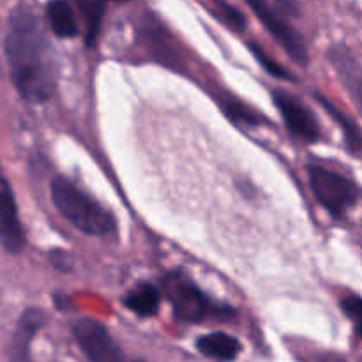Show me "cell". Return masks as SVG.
I'll use <instances>...</instances> for the list:
<instances>
[{
	"label": "cell",
	"instance_id": "7a4b0ae2",
	"mask_svg": "<svg viewBox=\"0 0 362 362\" xmlns=\"http://www.w3.org/2000/svg\"><path fill=\"white\" fill-rule=\"evenodd\" d=\"M52 200L57 211L74 228L87 235H106L115 226L110 211L78 189L66 177H57L52 180Z\"/></svg>",
	"mask_w": 362,
	"mask_h": 362
},
{
	"label": "cell",
	"instance_id": "4fadbf2b",
	"mask_svg": "<svg viewBox=\"0 0 362 362\" xmlns=\"http://www.w3.org/2000/svg\"><path fill=\"white\" fill-rule=\"evenodd\" d=\"M317 99H318V103H320V105L327 110L329 115H331L332 119L338 122V126L341 127V133H343V136H345L346 148H349V151L352 152L356 158L362 159V133L359 131V127H357V124L354 122L352 119H349V117H346L341 110L336 108V106L332 105L327 98H325V95L317 94Z\"/></svg>",
	"mask_w": 362,
	"mask_h": 362
},
{
	"label": "cell",
	"instance_id": "3957f363",
	"mask_svg": "<svg viewBox=\"0 0 362 362\" xmlns=\"http://www.w3.org/2000/svg\"><path fill=\"white\" fill-rule=\"evenodd\" d=\"M163 290L182 322H205L211 318L233 317L232 308L212 303L186 274L170 272L163 278Z\"/></svg>",
	"mask_w": 362,
	"mask_h": 362
},
{
	"label": "cell",
	"instance_id": "d6986e66",
	"mask_svg": "<svg viewBox=\"0 0 362 362\" xmlns=\"http://www.w3.org/2000/svg\"><path fill=\"white\" fill-rule=\"evenodd\" d=\"M218 7H219V13L223 14V18H225V21L230 25V27L237 28V30H243V28L246 27V18H244L235 7L225 2H218Z\"/></svg>",
	"mask_w": 362,
	"mask_h": 362
},
{
	"label": "cell",
	"instance_id": "ac0fdd59",
	"mask_svg": "<svg viewBox=\"0 0 362 362\" xmlns=\"http://www.w3.org/2000/svg\"><path fill=\"white\" fill-rule=\"evenodd\" d=\"M251 49H253V53H255V57L258 59V62H260L262 66L265 67V71H269L272 76H276V78H292L288 73H286L285 69H283L281 66H279V64H276L274 60L269 59L267 53L262 52V48H258L257 45H251Z\"/></svg>",
	"mask_w": 362,
	"mask_h": 362
},
{
	"label": "cell",
	"instance_id": "9c48e42d",
	"mask_svg": "<svg viewBox=\"0 0 362 362\" xmlns=\"http://www.w3.org/2000/svg\"><path fill=\"white\" fill-rule=\"evenodd\" d=\"M42 324H45V313L41 310H27L20 317L13 336V357L18 362L27 359L28 346Z\"/></svg>",
	"mask_w": 362,
	"mask_h": 362
},
{
	"label": "cell",
	"instance_id": "277c9868",
	"mask_svg": "<svg viewBox=\"0 0 362 362\" xmlns=\"http://www.w3.org/2000/svg\"><path fill=\"white\" fill-rule=\"evenodd\" d=\"M311 189L318 204L336 219H341L356 207L359 200V189L343 173L329 170L320 165L308 166Z\"/></svg>",
	"mask_w": 362,
	"mask_h": 362
},
{
	"label": "cell",
	"instance_id": "6da1fadb",
	"mask_svg": "<svg viewBox=\"0 0 362 362\" xmlns=\"http://www.w3.org/2000/svg\"><path fill=\"white\" fill-rule=\"evenodd\" d=\"M6 53L11 78L28 103H46L57 90L55 52L41 21L30 9H16L9 20Z\"/></svg>",
	"mask_w": 362,
	"mask_h": 362
},
{
	"label": "cell",
	"instance_id": "30bf717a",
	"mask_svg": "<svg viewBox=\"0 0 362 362\" xmlns=\"http://www.w3.org/2000/svg\"><path fill=\"white\" fill-rule=\"evenodd\" d=\"M331 60L336 69L339 71V74H341L343 83H345L350 98H352L354 105L357 106L362 115V74L359 73V69H356V60L346 52V48L332 49Z\"/></svg>",
	"mask_w": 362,
	"mask_h": 362
},
{
	"label": "cell",
	"instance_id": "ba28073f",
	"mask_svg": "<svg viewBox=\"0 0 362 362\" xmlns=\"http://www.w3.org/2000/svg\"><path fill=\"white\" fill-rule=\"evenodd\" d=\"M0 244L9 253H21L25 247V233L18 218V207L13 189L6 177L0 175Z\"/></svg>",
	"mask_w": 362,
	"mask_h": 362
},
{
	"label": "cell",
	"instance_id": "9a60e30c",
	"mask_svg": "<svg viewBox=\"0 0 362 362\" xmlns=\"http://www.w3.org/2000/svg\"><path fill=\"white\" fill-rule=\"evenodd\" d=\"M81 9V14L85 18V25H87V30H85V41L88 46H92L98 39L99 28H101L103 14H105L106 6L101 2H80L78 4Z\"/></svg>",
	"mask_w": 362,
	"mask_h": 362
},
{
	"label": "cell",
	"instance_id": "5bb4252c",
	"mask_svg": "<svg viewBox=\"0 0 362 362\" xmlns=\"http://www.w3.org/2000/svg\"><path fill=\"white\" fill-rule=\"evenodd\" d=\"M46 18H48L49 28L53 34L62 39H71L78 35V21L73 9L67 2H52L46 7Z\"/></svg>",
	"mask_w": 362,
	"mask_h": 362
},
{
	"label": "cell",
	"instance_id": "2e32d148",
	"mask_svg": "<svg viewBox=\"0 0 362 362\" xmlns=\"http://www.w3.org/2000/svg\"><path fill=\"white\" fill-rule=\"evenodd\" d=\"M339 308H341L343 315L350 320L354 325V332L357 338L362 341V297L359 296H346L339 300Z\"/></svg>",
	"mask_w": 362,
	"mask_h": 362
},
{
	"label": "cell",
	"instance_id": "7c38bea8",
	"mask_svg": "<svg viewBox=\"0 0 362 362\" xmlns=\"http://www.w3.org/2000/svg\"><path fill=\"white\" fill-rule=\"evenodd\" d=\"M124 304L138 317H152L158 313L159 304H161V292L154 285L140 283L126 293Z\"/></svg>",
	"mask_w": 362,
	"mask_h": 362
},
{
	"label": "cell",
	"instance_id": "5b68a950",
	"mask_svg": "<svg viewBox=\"0 0 362 362\" xmlns=\"http://www.w3.org/2000/svg\"><path fill=\"white\" fill-rule=\"evenodd\" d=\"M250 7L255 11L258 20L264 23V27L267 28L269 34L285 48V52L288 53L297 64L308 66V62H310V53H308L304 37L296 30V27H293L292 23H288V21L281 16V13L272 9L269 4L257 2V0H255V2H250Z\"/></svg>",
	"mask_w": 362,
	"mask_h": 362
},
{
	"label": "cell",
	"instance_id": "8992f818",
	"mask_svg": "<svg viewBox=\"0 0 362 362\" xmlns=\"http://www.w3.org/2000/svg\"><path fill=\"white\" fill-rule=\"evenodd\" d=\"M73 334L90 362H126L119 345L98 320L81 318L74 322Z\"/></svg>",
	"mask_w": 362,
	"mask_h": 362
},
{
	"label": "cell",
	"instance_id": "8fae6325",
	"mask_svg": "<svg viewBox=\"0 0 362 362\" xmlns=\"http://www.w3.org/2000/svg\"><path fill=\"white\" fill-rule=\"evenodd\" d=\"M197 349L211 359L228 362L239 356L240 345L233 336L226 334V332H211L198 339Z\"/></svg>",
	"mask_w": 362,
	"mask_h": 362
},
{
	"label": "cell",
	"instance_id": "e0dca14e",
	"mask_svg": "<svg viewBox=\"0 0 362 362\" xmlns=\"http://www.w3.org/2000/svg\"><path fill=\"white\" fill-rule=\"evenodd\" d=\"M225 112L230 119L235 120V122L239 124H250V126H255V124L264 122L262 117H258L253 110H250L247 106H244L243 103L239 101H226Z\"/></svg>",
	"mask_w": 362,
	"mask_h": 362
},
{
	"label": "cell",
	"instance_id": "52a82bcc",
	"mask_svg": "<svg viewBox=\"0 0 362 362\" xmlns=\"http://www.w3.org/2000/svg\"><path fill=\"white\" fill-rule=\"evenodd\" d=\"M274 103L279 112H281L283 120H285L290 133L296 134L300 140L310 141V144L320 138V127H318L317 117L296 95L286 94V92L281 90L274 92Z\"/></svg>",
	"mask_w": 362,
	"mask_h": 362
}]
</instances>
